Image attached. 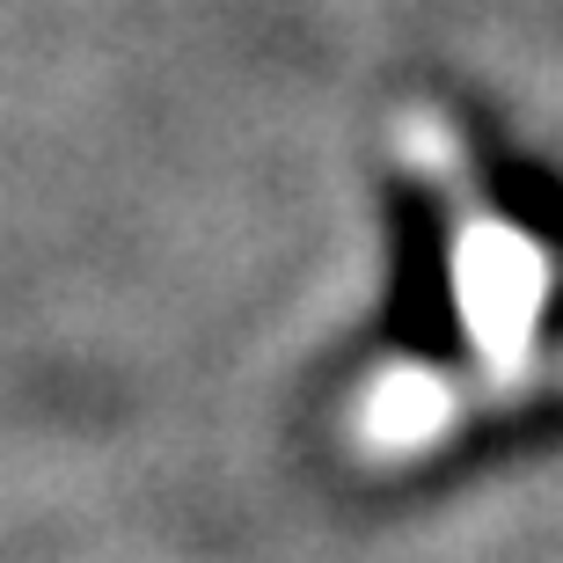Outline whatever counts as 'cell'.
I'll return each instance as SVG.
<instances>
[{
	"instance_id": "obj_1",
	"label": "cell",
	"mask_w": 563,
	"mask_h": 563,
	"mask_svg": "<svg viewBox=\"0 0 563 563\" xmlns=\"http://www.w3.org/2000/svg\"><path fill=\"white\" fill-rule=\"evenodd\" d=\"M396 154L418 168V184L439 198L446 220V292L468 344V374L490 402H520L563 388V352H542V322L556 300V250L542 234L490 206L461 132L439 110H396Z\"/></svg>"
},
{
	"instance_id": "obj_2",
	"label": "cell",
	"mask_w": 563,
	"mask_h": 563,
	"mask_svg": "<svg viewBox=\"0 0 563 563\" xmlns=\"http://www.w3.org/2000/svg\"><path fill=\"white\" fill-rule=\"evenodd\" d=\"M476 374L468 366H439V358H388L358 380L352 396V439L358 454L374 461H410L432 454L439 439H454L468 424V402H476Z\"/></svg>"
}]
</instances>
